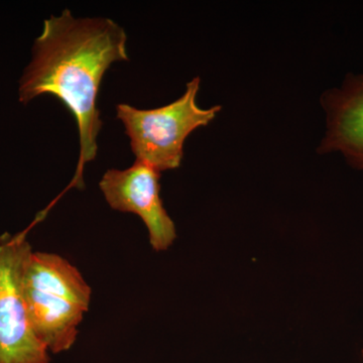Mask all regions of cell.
<instances>
[{
	"mask_svg": "<svg viewBox=\"0 0 363 363\" xmlns=\"http://www.w3.org/2000/svg\"><path fill=\"white\" fill-rule=\"evenodd\" d=\"M33 252L26 233L0 238V363H51L26 306L23 279Z\"/></svg>",
	"mask_w": 363,
	"mask_h": 363,
	"instance_id": "4",
	"label": "cell"
},
{
	"mask_svg": "<svg viewBox=\"0 0 363 363\" xmlns=\"http://www.w3.org/2000/svg\"><path fill=\"white\" fill-rule=\"evenodd\" d=\"M161 172L135 161L130 168L111 169L99 183L100 190L112 209L140 216L149 230L156 252L168 250L177 238L176 226L161 198Z\"/></svg>",
	"mask_w": 363,
	"mask_h": 363,
	"instance_id": "5",
	"label": "cell"
},
{
	"mask_svg": "<svg viewBox=\"0 0 363 363\" xmlns=\"http://www.w3.org/2000/svg\"><path fill=\"white\" fill-rule=\"evenodd\" d=\"M326 133L319 152H339L351 167L363 169V74L346 76L342 85L322 97Z\"/></svg>",
	"mask_w": 363,
	"mask_h": 363,
	"instance_id": "6",
	"label": "cell"
},
{
	"mask_svg": "<svg viewBox=\"0 0 363 363\" xmlns=\"http://www.w3.org/2000/svg\"><path fill=\"white\" fill-rule=\"evenodd\" d=\"M128 35L116 21L78 18L69 9L44 21L33 48V60L20 83V101L50 94L75 117L80 155L72 185L83 186L86 162L96 159L101 130L97 97L104 74L116 62L128 61Z\"/></svg>",
	"mask_w": 363,
	"mask_h": 363,
	"instance_id": "1",
	"label": "cell"
},
{
	"mask_svg": "<svg viewBox=\"0 0 363 363\" xmlns=\"http://www.w3.org/2000/svg\"><path fill=\"white\" fill-rule=\"evenodd\" d=\"M25 295L33 331L52 353L70 350L89 310L91 288L75 266L59 255L33 252Z\"/></svg>",
	"mask_w": 363,
	"mask_h": 363,
	"instance_id": "2",
	"label": "cell"
},
{
	"mask_svg": "<svg viewBox=\"0 0 363 363\" xmlns=\"http://www.w3.org/2000/svg\"><path fill=\"white\" fill-rule=\"evenodd\" d=\"M199 88L200 78L196 77L179 99L160 108L117 105V118L125 128L135 161L160 172L180 167L186 138L196 128L208 125L220 111V106L208 109L198 106L196 98Z\"/></svg>",
	"mask_w": 363,
	"mask_h": 363,
	"instance_id": "3",
	"label": "cell"
},
{
	"mask_svg": "<svg viewBox=\"0 0 363 363\" xmlns=\"http://www.w3.org/2000/svg\"><path fill=\"white\" fill-rule=\"evenodd\" d=\"M362 357H363V350H362Z\"/></svg>",
	"mask_w": 363,
	"mask_h": 363,
	"instance_id": "7",
	"label": "cell"
}]
</instances>
